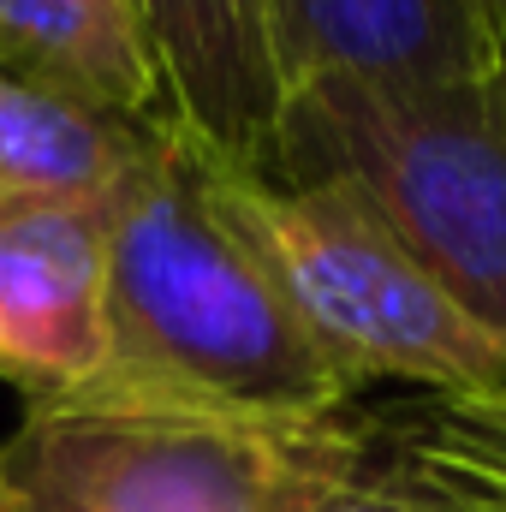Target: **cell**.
<instances>
[{"mask_svg":"<svg viewBox=\"0 0 506 512\" xmlns=\"http://www.w3.org/2000/svg\"><path fill=\"white\" fill-rule=\"evenodd\" d=\"M102 382L262 417L358 411L292 304L203 191L197 137L167 120L108 203V370Z\"/></svg>","mask_w":506,"mask_h":512,"instance_id":"6da1fadb","label":"cell"},{"mask_svg":"<svg viewBox=\"0 0 506 512\" xmlns=\"http://www.w3.org/2000/svg\"><path fill=\"white\" fill-rule=\"evenodd\" d=\"M370 441L364 411L262 417L96 376L24 393L0 477L24 512H316Z\"/></svg>","mask_w":506,"mask_h":512,"instance_id":"7a4b0ae2","label":"cell"},{"mask_svg":"<svg viewBox=\"0 0 506 512\" xmlns=\"http://www.w3.org/2000/svg\"><path fill=\"white\" fill-rule=\"evenodd\" d=\"M203 191L268 268L310 346L364 387L405 382L441 411L506 429V346L340 179H274L197 137Z\"/></svg>","mask_w":506,"mask_h":512,"instance_id":"3957f363","label":"cell"},{"mask_svg":"<svg viewBox=\"0 0 506 512\" xmlns=\"http://www.w3.org/2000/svg\"><path fill=\"white\" fill-rule=\"evenodd\" d=\"M274 179L352 185L506 346V66L441 84H304L280 108Z\"/></svg>","mask_w":506,"mask_h":512,"instance_id":"277c9868","label":"cell"},{"mask_svg":"<svg viewBox=\"0 0 506 512\" xmlns=\"http://www.w3.org/2000/svg\"><path fill=\"white\" fill-rule=\"evenodd\" d=\"M108 370V203H0V376L66 393Z\"/></svg>","mask_w":506,"mask_h":512,"instance_id":"5b68a950","label":"cell"},{"mask_svg":"<svg viewBox=\"0 0 506 512\" xmlns=\"http://www.w3.org/2000/svg\"><path fill=\"white\" fill-rule=\"evenodd\" d=\"M167 72L173 114L209 149L274 173L286 84L262 24V0H131Z\"/></svg>","mask_w":506,"mask_h":512,"instance_id":"8992f818","label":"cell"},{"mask_svg":"<svg viewBox=\"0 0 506 512\" xmlns=\"http://www.w3.org/2000/svg\"><path fill=\"white\" fill-rule=\"evenodd\" d=\"M286 96L322 78L441 84L501 66L465 0H262Z\"/></svg>","mask_w":506,"mask_h":512,"instance_id":"52a82bcc","label":"cell"},{"mask_svg":"<svg viewBox=\"0 0 506 512\" xmlns=\"http://www.w3.org/2000/svg\"><path fill=\"white\" fill-rule=\"evenodd\" d=\"M0 66L137 126L179 120L131 0H0Z\"/></svg>","mask_w":506,"mask_h":512,"instance_id":"ba28073f","label":"cell"},{"mask_svg":"<svg viewBox=\"0 0 506 512\" xmlns=\"http://www.w3.org/2000/svg\"><path fill=\"white\" fill-rule=\"evenodd\" d=\"M161 126L102 114L72 90L0 66V203L6 197L114 203L120 185L155 149Z\"/></svg>","mask_w":506,"mask_h":512,"instance_id":"9c48e42d","label":"cell"},{"mask_svg":"<svg viewBox=\"0 0 506 512\" xmlns=\"http://www.w3.org/2000/svg\"><path fill=\"white\" fill-rule=\"evenodd\" d=\"M316 512H453L447 501H435L393 453H381V423H376V441H370V459L352 483H340Z\"/></svg>","mask_w":506,"mask_h":512,"instance_id":"30bf717a","label":"cell"},{"mask_svg":"<svg viewBox=\"0 0 506 512\" xmlns=\"http://www.w3.org/2000/svg\"><path fill=\"white\" fill-rule=\"evenodd\" d=\"M465 12L477 18V30L495 48V60H506V0H465Z\"/></svg>","mask_w":506,"mask_h":512,"instance_id":"8fae6325","label":"cell"},{"mask_svg":"<svg viewBox=\"0 0 506 512\" xmlns=\"http://www.w3.org/2000/svg\"><path fill=\"white\" fill-rule=\"evenodd\" d=\"M0 512H24V507H18V495L6 489V477H0Z\"/></svg>","mask_w":506,"mask_h":512,"instance_id":"7c38bea8","label":"cell"},{"mask_svg":"<svg viewBox=\"0 0 506 512\" xmlns=\"http://www.w3.org/2000/svg\"><path fill=\"white\" fill-rule=\"evenodd\" d=\"M435 501H441V495H435Z\"/></svg>","mask_w":506,"mask_h":512,"instance_id":"4fadbf2b","label":"cell"},{"mask_svg":"<svg viewBox=\"0 0 506 512\" xmlns=\"http://www.w3.org/2000/svg\"><path fill=\"white\" fill-rule=\"evenodd\" d=\"M501 66H506V60H501Z\"/></svg>","mask_w":506,"mask_h":512,"instance_id":"5bb4252c","label":"cell"}]
</instances>
